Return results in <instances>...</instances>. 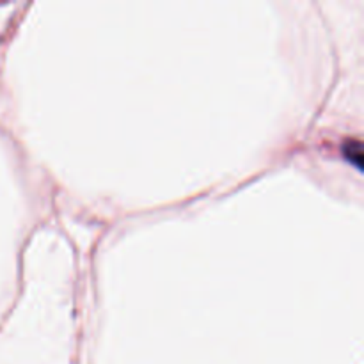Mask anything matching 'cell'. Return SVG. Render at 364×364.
<instances>
[{
    "label": "cell",
    "mask_w": 364,
    "mask_h": 364,
    "mask_svg": "<svg viewBox=\"0 0 364 364\" xmlns=\"http://www.w3.org/2000/svg\"><path fill=\"white\" fill-rule=\"evenodd\" d=\"M343 156L352 164L354 167H358L359 171L363 169V148L359 141H347L343 144Z\"/></svg>",
    "instance_id": "obj_1"
}]
</instances>
